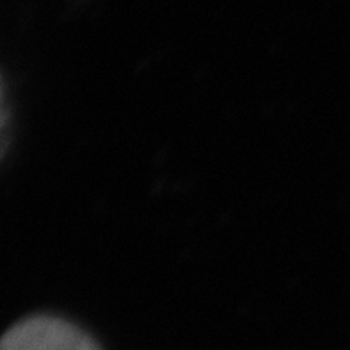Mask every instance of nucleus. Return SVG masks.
Masks as SVG:
<instances>
[{
  "label": "nucleus",
  "mask_w": 350,
  "mask_h": 350,
  "mask_svg": "<svg viewBox=\"0 0 350 350\" xmlns=\"http://www.w3.org/2000/svg\"><path fill=\"white\" fill-rule=\"evenodd\" d=\"M0 350H100L90 334L51 314H36L14 323Z\"/></svg>",
  "instance_id": "obj_1"
}]
</instances>
